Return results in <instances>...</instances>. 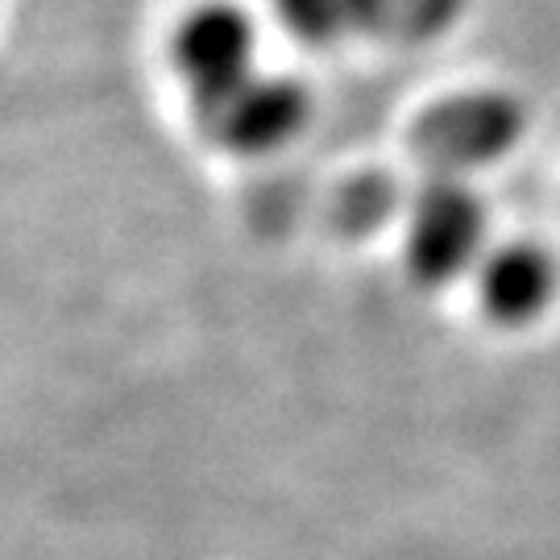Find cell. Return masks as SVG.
I'll return each mask as SVG.
<instances>
[{"mask_svg":"<svg viewBox=\"0 0 560 560\" xmlns=\"http://www.w3.org/2000/svg\"><path fill=\"white\" fill-rule=\"evenodd\" d=\"M171 62L191 96L196 120H203L258 75V30L237 4H203L175 30Z\"/></svg>","mask_w":560,"mask_h":560,"instance_id":"1","label":"cell"},{"mask_svg":"<svg viewBox=\"0 0 560 560\" xmlns=\"http://www.w3.org/2000/svg\"><path fill=\"white\" fill-rule=\"evenodd\" d=\"M486 241V208L457 179H436L420 191L407 224V270L420 287H444L465 275Z\"/></svg>","mask_w":560,"mask_h":560,"instance_id":"2","label":"cell"},{"mask_svg":"<svg viewBox=\"0 0 560 560\" xmlns=\"http://www.w3.org/2000/svg\"><path fill=\"white\" fill-rule=\"evenodd\" d=\"M307 88L287 75H254L229 104L200 120L208 138L233 154H275L307 125Z\"/></svg>","mask_w":560,"mask_h":560,"instance_id":"3","label":"cell"},{"mask_svg":"<svg viewBox=\"0 0 560 560\" xmlns=\"http://www.w3.org/2000/svg\"><path fill=\"white\" fill-rule=\"evenodd\" d=\"M481 307L502 328L540 320V312L557 295V266L540 245H502L481 261Z\"/></svg>","mask_w":560,"mask_h":560,"instance_id":"4","label":"cell"},{"mask_svg":"<svg viewBox=\"0 0 560 560\" xmlns=\"http://www.w3.org/2000/svg\"><path fill=\"white\" fill-rule=\"evenodd\" d=\"M520 133V113L499 96L486 101H460L428 120L423 129V154L448 166L486 162L506 154V145Z\"/></svg>","mask_w":560,"mask_h":560,"instance_id":"5","label":"cell"},{"mask_svg":"<svg viewBox=\"0 0 560 560\" xmlns=\"http://www.w3.org/2000/svg\"><path fill=\"white\" fill-rule=\"evenodd\" d=\"M275 4L287 30L307 42H337L374 18V0H275Z\"/></svg>","mask_w":560,"mask_h":560,"instance_id":"6","label":"cell"}]
</instances>
